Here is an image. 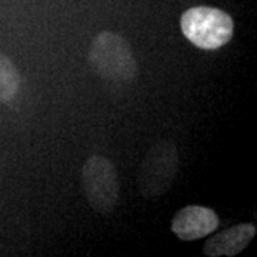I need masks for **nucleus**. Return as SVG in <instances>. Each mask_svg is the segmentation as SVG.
Segmentation results:
<instances>
[{
  "instance_id": "f257e3e1",
  "label": "nucleus",
  "mask_w": 257,
  "mask_h": 257,
  "mask_svg": "<svg viewBox=\"0 0 257 257\" xmlns=\"http://www.w3.org/2000/svg\"><path fill=\"white\" fill-rule=\"evenodd\" d=\"M89 63L103 80L130 83L138 76V62L128 42L114 32H100L90 45Z\"/></svg>"
},
{
  "instance_id": "7ed1b4c3",
  "label": "nucleus",
  "mask_w": 257,
  "mask_h": 257,
  "mask_svg": "<svg viewBox=\"0 0 257 257\" xmlns=\"http://www.w3.org/2000/svg\"><path fill=\"white\" fill-rule=\"evenodd\" d=\"M180 157L177 147L167 139H160L149 147L139 169V192L145 199L163 196L175 182Z\"/></svg>"
},
{
  "instance_id": "0eeeda50",
  "label": "nucleus",
  "mask_w": 257,
  "mask_h": 257,
  "mask_svg": "<svg viewBox=\"0 0 257 257\" xmlns=\"http://www.w3.org/2000/svg\"><path fill=\"white\" fill-rule=\"evenodd\" d=\"M20 87V74L15 63L0 52V103L15 99Z\"/></svg>"
},
{
  "instance_id": "20e7f679",
  "label": "nucleus",
  "mask_w": 257,
  "mask_h": 257,
  "mask_svg": "<svg viewBox=\"0 0 257 257\" xmlns=\"http://www.w3.org/2000/svg\"><path fill=\"white\" fill-rule=\"evenodd\" d=\"M82 186L86 200L99 214H110L119 202V176L110 159L89 157L82 167Z\"/></svg>"
},
{
  "instance_id": "39448f33",
  "label": "nucleus",
  "mask_w": 257,
  "mask_h": 257,
  "mask_svg": "<svg viewBox=\"0 0 257 257\" xmlns=\"http://www.w3.org/2000/svg\"><path fill=\"white\" fill-rule=\"evenodd\" d=\"M216 211L199 204H190L176 213L172 219V231L183 241L199 240L211 234L219 227Z\"/></svg>"
},
{
  "instance_id": "423d86ee",
  "label": "nucleus",
  "mask_w": 257,
  "mask_h": 257,
  "mask_svg": "<svg viewBox=\"0 0 257 257\" xmlns=\"http://www.w3.org/2000/svg\"><path fill=\"white\" fill-rule=\"evenodd\" d=\"M256 233V226L251 223H240L231 226L206 240L203 244V253L209 257L237 256L251 243Z\"/></svg>"
},
{
  "instance_id": "f03ea898",
  "label": "nucleus",
  "mask_w": 257,
  "mask_h": 257,
  "mask_svg": "<svg viewBox=\"0 0 257 257\" xmlns=\"http://www.w3.org/2000/svg\"><path fill=\"white\" fill-rule=\"evenodd\" d=\"M180 29L184 37L196 47L203 50H217L231 40L234 23L224 10L197 6L187 9L182 15Z\"/></svg>"
}]
</instances>
